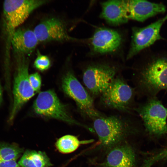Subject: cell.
<instances>
[{
  "instance_id": "obj_1",
  "label": "cell",
  "mask_w": 167,
  "mask_h": 167,
  "mask_svg": "<svg viewBox=\"0 0 167 167\" xmlns=\"http://www.w3.org/2000/svg\"><path fill=\"white\" fill-rule=\"evenodd\" d=\"M133 81L139 97L167 91V52L148 53L133 69Z\"/></svg>"
},
{
  "instance_id": "obj_2",
  "label": "cell",
  "mask_w": 167,
  "mask_h": 167,
  "mask_svg": "<svg viewBox=\"0 0 167 167\" xmlns=\"http://www.w3.org/2000/svg\"><path fill=\"white\" fill-rule=\"evenodd\" d=\"M130 116L120 114L105 115L93 120V129L102 147L108 148L116 145L133 129Z\"/></svg>"
},
{
  "instance_id": "obj_3",
  "label": "cell",
  "mask_w": 167,
  "mask_h": 167,
  "mask_svg": "<svg viewBox=\"0 0 167 167\" xmlns=\"http://www.w3.org/2000/svg\"><path fill=\"white\" fill-rule=\"evenodd\" d=\"M136 95L135 88L119 74L99 96V102L105 108L130 114L135 107Z\"/></svg>"
},
{
  "instance_id": "obj_4",
  "label": "cell",
  "mask_w": 167,
  "mask_h": 167,
  "mask_svg": "<svg viewBox=\"0 0 167 167\" xmlns=\"http://www.w3.org/2000/svg\"><path fill=\"white\" fill-rule=\"evenodd\" d=\"M120 69L118 64L107 62H92L86 66L83 72V80L93 99L99 97L119 74Z\"/></svg>"
},
{
  "instance_id": "obj_5",
  "label": "cell",
  "mask_w": 167,
  "mask_h": 167,
  "mask_svg": "<svg viewBox=\"0 0 167 167\" xmlns=\"http://www.w3.org/2000/svg\"><path fill=\"white\" fill-rule=\"evenodd\" d=\"M15 54L16 66L13 91V101L9 120L10 122L13 121L24 105L35 94L29 80L28 58L24 54Z\"/></svg>"
},
{
  "instance_id": "obj_6",
  "label": "cell",
  "mask_w": 167,
  "mask_h": 167,
  "mask_svg": "<svg viewBox=\"0 0 167 167\" xmlns=\"http://www.w3.org/2000/svg\"><path fill=\"white\" fill-rule=\"evenodd\" d=\"M33 107L34 112L38 115L58 119L94 132L92 128L80 122L72 117L66 105L60 101L52 90L40 92L34 102Z\"/></svg>"
},
{
  "instance_id": "obj_7",
  "label": "cell",
  "mask_w": 167,
  "mask_h": 167,
  "mask_svg": "<svg viewBox=\"0 0 167 167\" xmlns=\"http://www.w3.org/2000/svg\"><path fill=\"white\" fill-rule=\"evenodd\" d=\"M134 110L140 117L149 134L161 136L167 133V109L157 96L146 98Z\"/></svg>"
},
{
  "instance_id": "obj_8",
  "label": "cell",
  "mask_w": 167,
  "mask_h": 167,
  "mask_svg": "<svg viewBox=\"0 0 167 167\" xmlns=\"http://www.w3.org/2000/svg\"><path fill=\"white\" fill-rule=\"evenodd\" d=\"M62 87L64 93L75 102L84 117L93 120L105 115L95 108L94 99L72 72L68 71L64 75Z\"/></svg>"
},
{
  "instance_id": "obj_9",
  "label": "cell",
  "mask_w": 167,
  "mask_h": 167,
  "mask_svg": "<svg viewBox=\"0 0 167 167\" xmlns=\"http://www.w3.org/2000/svg\"><path fill=\"white\" fill-rule=\"evenodd\" d=\"M44 0H7L3 4L6 30L11 39L16 28L22 24L35 9L48 3Z\"/></svg>"
},
{
  "instance_id": "obj_10",
  "label": "cell",
  "mask_w": 167,
  "mask_h": 167,
  "mask_svg": "<svg viewBox=\"0 0 167 167\" xmlns=\"http://www.w3.org/2000/svg\"><path fill=\"white\" fill-rule=\"evenodd\" d=\"M167 20V14L146 26L133 27L131 42L126 59L134 57L156 41L163 39L160 32L162 26Z\"/></svg>"
},
{
  "instance_id": "obj_11",
  "label": "cell",
  "mask_w": 167,
  "mask_h": 167,
  "mask_svg": "<svg viewBox=\"0 0 167 167\" xmlns=\"http://www.w3.org/2000/svg\"><path fill=\"white\" fill-rule=\"evenodd\" d=\"M122 41V34L117 30L98 28L90 39L91 53L100 55L112 53L120 48Z\"/></svg>"
},
{
  "instance_id": "obj_12",
  "label": "cell",
  "mask_w": 167,
  "mask_h": 167,
  "mask_svg": "<svg viewBox=\"0 0 167 167\" xmlns=\"http://www.w3.org/2000/svg\"><path fill=\"white\" fill-rule=\"evenodd\" d=\"M33 30L39 42L81 41L70 36L64 23L55 17L49 18L41 21Z\"/></svg>"
},
{
  "instance_id": "obj_13",
  "label": "cell",
  "mask_w": 167,
  "mask_h": 167,
  "mask_svg": "<svg viewBox=\"0 0 167 167\" xmlns=\"http://www.w3.org/2000/svg\"><path fill=\"white\" fill-rule=\"evenodd\" d=\"M128 18L129 19L143 22L157 14L164 13L166 7L162 3L146 0H126Z\"/></svg>"
},
{
  "instance_id": "obj_14",
  "label": "cell",
  "mask_w": 167,
  "mask_h": 167,
  "mask_svg": "<svg viewBox=\"0 0 167 167\" xmlns=\"http://www.w3.org/2000/svg\"><path fill=\"white\" fill-rule=\"evenodd\" d=\"M100 17L108 24L117 26L127 23L128 18L126 0H109L101 3Z\"/></svg>"
},
{
  "instance_id": "obj_15",
  "label": "cell",
  "mask_w": 167,
  "mask_h": 167,
  "mask_svg": "<svg viewBox=\"0 0 167 167\" xmlns=\"http://www.w3.org/2000/svg\"><path fill=\"white\" fill-rule=\"evenodd\" d=\"M11 41L15 54L25 55L32 53L39 42L33 30L25 28L16 29Z\"/></svg>"
},
{
  "instance_id": "obj_16",
  "label": "cell",
  "mask_w": 167,
  "mask_h": 167,
  "mask_svg": "<svg viewBox=\"0 0 167 167\" xmlns=\"http://www.w3.org/2000/svg\"><path fill=\"white\" fill-rule=\"evenodd\" d=\"M135 155L130 146L122 145L114 147L109 152L104 167H134Z\"/></svg>"
},
{
  "instance_id": "obj_17",
  "label": "cell",
  "mask_w": 167,
  "mask_h": 167,
  "mask_svg": "<svg viewBox=\"0 0 167 167\" xmlns=\"http://www.w3.org/2000/svg\"><path fill=\"white\" fill-rule=\"evenodd\" d=\"M18 163L21 167H50L52 165L44 152L29 150L24 152Z\"/></svg>"
},
{
  "instance_id": "obj_18",
  "label": "cell",
  "mask_w": 167,
  "mask_h": 167,
  "mask_svg": "<svg viewBox=\"0 0 167 167\" xmlns=\"http://www.w3.org/2000/svg\"><path fill=\"white\" fill-rule=\"evenodd\" d=\"M92 140L80 141L75 136L67 135L63 136L58 139L55 146L61 153L68 154L76 150L81 144L92 142Z\"/></svg>"
},
{
  "instance_id": "obj_19",
  "label": "cell",
  "mask_w": 167,
  "mask_h": 167,
  "mask_svg": "<svg viewBox=\"0 0 167 167\" xmlns=\"http://www.w3.org/2000/svg\"><path fill=\"white\" fill-rule=\"evenodd\" d=\"M24 151L23 148L16 143H0V159L16 160Z\"/></svg>"
},
{
  "instance_id": "obj_20",
  "label": "cell",
  "mask_w": 167,
  "mask_h": 167,
  "mask_svg": "<svg viewBox=\"0 0 167 167\" xmlns=\"http://www.w3.org/2000/svg\"><path fill=\"white\" fill-rule=\"evenodd\" d=\"M37 56L34 63V67L37 69L44 71L48 69L51 66V62L47 56L41 54L38 51Z\"/></svg>"
},
{
  "instance_id": "obj_21",
  "label": "cell",
  "mask_w": 167,
  "mask_h": 167,
  "mask_svg": "<svg viewBox=\"0 0 167 167\" xmlns=\"http://www.w3.org/2000/svg\"><path fill=\"white\" fill-rule=\"evenodd\" d=\"M30 84L35 92H39L40 90L41 80L39 73L36 72L29 75Z\"/></svg>"
},
{
  "instance_id": "obj_22",
  "label": "cell",
  "mask_w": 167,
  "mask_h": 167,
  "mask_svg": "<svg viewBox=\"0 0 167 167\" xmlns=\"http://www.w3.org/2000/svg\"><path fill=\"white\" fill-rule=\"evenodd\" d=\"M0 167H21L16 160L5 161L0 159Z\"/></svg>"
},
{
  "instance_id": "obj_23",
  "label": "cell",
  "mask_w": 167,
  "mask_h": 167,
  "mask_svg": "<svg viewBox=\"0 0 167 167\" xmlns=\"http://www.w3.org/2000/svg\"><path fill=\"white\" fill-rule=\"evenodd\" d=\"M2 100V86L0 83V104L1 103Z\"/></svg>"
}]
</instances>
